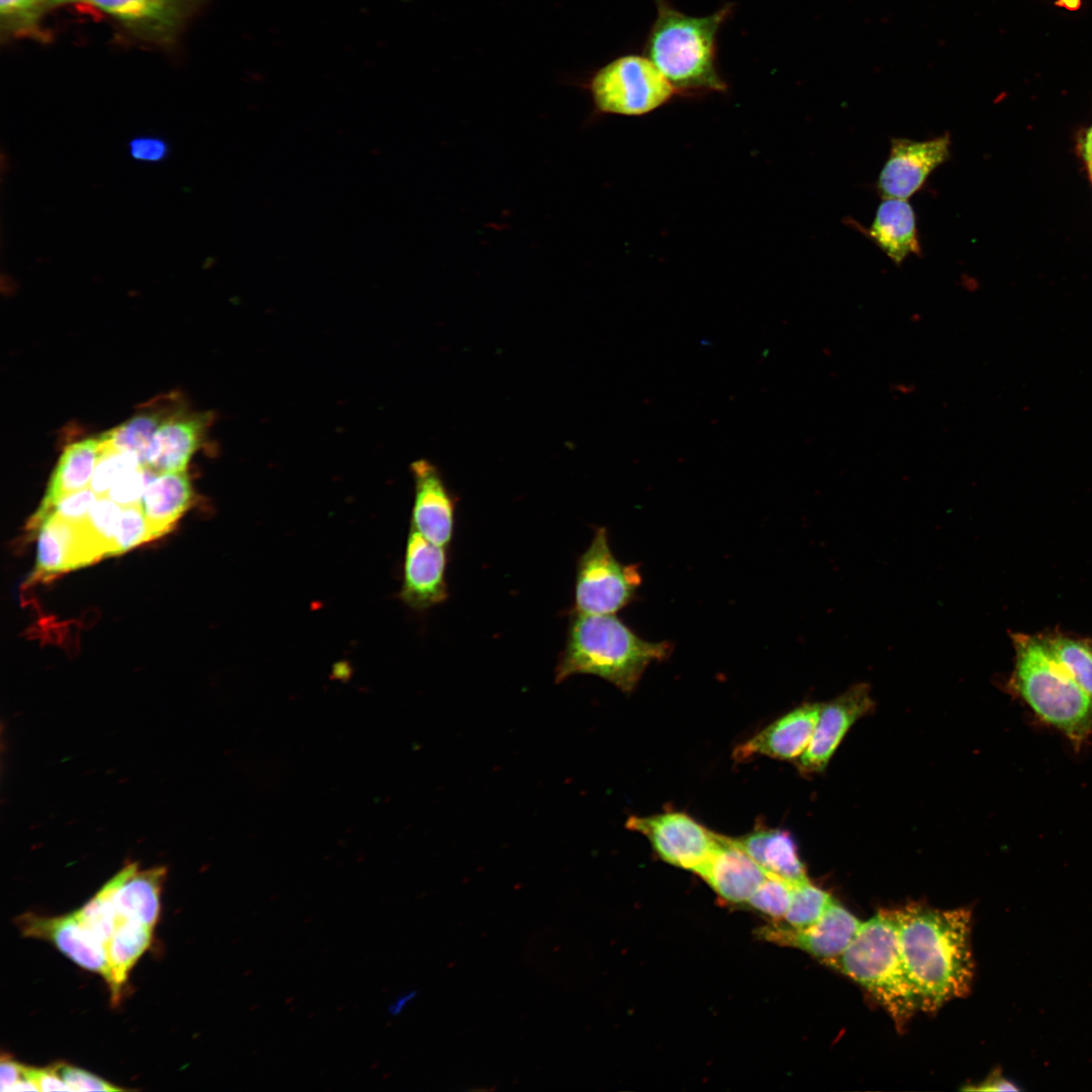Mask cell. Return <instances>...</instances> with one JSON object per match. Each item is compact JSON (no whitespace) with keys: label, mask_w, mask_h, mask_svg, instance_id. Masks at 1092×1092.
<instances>
[{"label":"cell","mask_w":1092,"mask_h":1092,"mask_svg":"<svg viewBox=\"0 0 1092 1092\" xmlns=\"http://www.w3.org/2000/svg\"><path fill=\"white\" fill-rule=\"evenodd\" d=\"M121 512L122 507L107 495L98 496L84 521L86 529L103 551L104 557L112 556Z\"/></svg>","instance_id":"31"},{"label":"cell","mask_w":1092,"mask_h":1092,"mask_svg":"<svg viewBox=\"0 0 1092 1092\" xmlns=\"http://www.w3.org/2000/svg\"><path fill=\"white\" fill-rule=\"evenodd\" d=\"M130 29L156 40H169L191 15L200 0H80Z\"/></svg>","instance_id":"19"},{"label":"cell","mask_w":1092,"mask_h":1092,"mask_svg":"<svg viewBox=\"0 0 1092 1092\" xmlns=\"http://www.w3.org/2000/svg\"><path fill=\"white\" fill-rule=\"evenodd\" d=\"M873 705L866 684L855 685L822 705L811 741L798 758V768L804 774L823 770L849 728L871 711Z\"/></svg>","instance_id":"10"},{"label":"cell","mask_w":1092,"mask_h":1092,"mask_svg":"<svg viewBox=\"0 0 1092 1092\" xmlns=\"http://www.w3.org/2000/svg\"><path fill=\"white\" fill-rule=\"evenodd\" d=\"M100 453L99 437L87 438L65 448L51 475L44 496L27 528H39L61 498L89 487Z\"/></svg>","instance_id":"20"},{"label":"cell","mask_w":1092,"mask_h":1092,"mask_svg":"<svg viewBox=\"0 0 1092 1092\" xmlns=\"http://www.w3.org/2000/svg\"><path fill=\"white\" fill-rule=\"evenodd\" d=\"M24 1067L13 1059L2 1056L0 1064V1090L2 1092L8 1091L19 1081L27 1080L24 1077Z\"/></svg>","instance_id":"40"},{"label":"cell","mask_w":1092,"mask_h":1092,"mask_svg":"<svg viewBox=\"0 0 1092 1092\" xmlns=\"http://www.w3.org/2000/svg\"><path fill=\"white\" fill-rule=\"evenodd\" d=\"M860 922L835 900L814 924L795 929L785 924L764 930L776 942L799 947L826 963L842 954L855 937Z\"/></svg>","instance_id":"15"},{"label":"cell","mask_w":1092,"mask_h":1092,"mask_svg":"<svg viewBox=\"0 0 1092 1092\" xmlns=\"http://www.w3.org/2000/svg\"><path fill=\"white\" fill-rule=\"evenodd\" d=\"M793 887V883L776 875L767 874L766 879L747 903L774 919L782 920L790 908Z\"/></svg>","instance_id":"32"},{"label":"cell","mask_w":1092,"mask_h":1092,"mask_svg":"<svg viewBox=\"0 0 1092 1092\" xmlns=\"http://www.w3.org/2000/svg\"><path fill=\"white\" fill-rule=\"evenodd\" d=\"M150 540L153 539L142 506L122 507L112 556L119 555Z\"/></svg>","instance_id":"33"},{"label":"cell","mask_w":1092,"mask_h":1092,"mask_svg":"<svg viewBox=\"0 0 1092 1092\" xmlns=\"http://www.w3.org/2000/svg\"><path fill=\"white\" fill-rule=\"evenodd\" d=\"M61 1079L70 1087L71 1091H120L122 1088L115 1087L103 1079L80 1068L69 1066L64 1063L54 1065Z\"/></svg>","instance_id":"36"},{"label":"cell","mask_w":1092,"mask_h":1092,"mask_svg":"<svg viewBox=\"0 0 1092 1092\" xmlns=\"http://www.w3.org/2000/svg\"><path fill=\"white\" fill-rule=\"evenodd\" d=\"M157 474L145 466L126 473L109 489L107 496L121 507L141 505L148 483Z\"/></svg>","instance_id":"34"},{"label":"cell","mask_w":1092,"mask_h":1092,"mask_svg":"<svg viewBox=\"0 0 1092 1092\" xmlns=\"http://www.w3.org/2000/svg\"><path fill=\"white\" fill-rule=\"evenodd\" d=\"M733 840L767 874L793 884L808 880L797 845L789 832L759 828Z\"/></svg>","instance_id":"25"},{"label":"cell","mask_w":1092,"mask_h":1092,"mask_svg":"<svg viewBox=\"0 0 1092 1092\" xmlns=\"http://www.w3.org/2000/svg\"><path fill=\"white\" fill-rule=\"evenodd\" d=\"M16 924L24 936L53 942L74 963L109 981L105 945L74 913L54 917L25 913L16 918Z\"/></svg>","instance_id":"12"},{"label":"cell","mask_w":1092,"mask_h":1092,"mask_svg":"<svg viewBox=\"0 0 1092 1092\" xmlns=\"http://www.w3.org/2000/svg\"><path fill=\"white\" fill-rule=\"evenodd\" d=\"M723 899L748 902L766 879V872L742 850L733 838L720 835L718 846L696 872Z\"/></svg>","instance_id":"18"},{"label":"cell","mask_w":1092,"mask_h":1092,"mask_svg":"<svg viewBox=\"0 0 1092 1092\" xmlns=\"http://www.w3.org/2000/svg\"><path fill=\"white\" fill-rule=\"evenodd\" d=\"M24 1077L33 1083L38 1091H71L54 1066L43 1069L24 1067Z\"/></svg>","instance_id":"39"},{"label":"cell","mask_w":1092,"mask_h":1092,"mask_svg":"<svg viewBox=\"0 0 1092 1092\" xmlns=\"http://www.w3.org/2000/svg\"><path fill=\"white\" fill-rule=\"evenodd\" d=\"M950 136L944 132L926 141L896 138L877 181L882 198L908 199L949 157Z\"/></svg>","instance_id":"9"},{"label":"cell","mask_w":1092,"mask_h":1092,"mask_svg":"<svg viewBox=\"0 0 1092 1092\" xmlns=\"http://www.w3.org/2000/svg\"><path fill=\"white\" fill-rule=\"evenodd\" d=\"M34 574L54 575L89 565L100 551L82 523L49 515L39 526Z\"/></svg>","instance_id":"14"},{"label":"cell","mask_w":1092,"mask_h":1092,"mask_svg":"<svg viewBox=\"0 0 1092 1092\" xmlns=\"http://www.w3.org/2000/svg\"><path fill=\"white\" fill-rule=\"evenodd\" d=\"M1040 637L1058 661L1092 698V639L1062 631L1040 634Z\"/></svg>","instance_id":"27"},{"label":"cell","mask_w":1092,"mask_h":1092,"mask_svg":"<svg viewBox=\"0 0 1092 1092\" xmlns=\"http://www.w3.org/2000/svg\"><path fill=\"white\" fill-rule=\"evenodd\" d=\"M1089 169H1090V172H1091V174H1092V166H1089Z\"/></svg>","instance_id":"46"},{"label":"cell","mask_w":1092,"mask_h":1092,"mask_svg":"<svg viewBox=\"0 0 1092 1092\" xmlns=\"http://www.w3.org/2000/svg\"><path fill=\"white\" fill-rule=\"evenodd\" d=\"M412 473L415 481L412 528L428 541L447 547L455 528L454 496L430 461H415Z\"/></svg>","instance_id":"13"},{"label":"cell","mask_w":1092,"mask_h":1092,"mask_svg":"<svg viewBox=\"0 0 1092 1092\" xmlns=\"http://www.w3.org/2000/svg\"><path fill=\"white\" fill-rule=\"evenodd\" d=\"M212 421L209 413L182 410L154 435L142 465L156 474L185 471Z\"/></svg>","instance_id":"16"},{"label":"cell","mask_w":1092,"mask_h":1092,"mask_svg":"<svg viewBox=\"0 0 1092 1092\" xmlns=\"http://www.w3.org/2000/svg\"><path fill=\"white\" fill-rule=\"evenodd\" d=\"M906 968L921 1010L935 1011L970 992L974 977L971 912L912 903L893 910Z\"/></svg>","instance_id":"1"},{"label":"cell","mask_w":1092,"mask_h":1092,"mask_svg":"<svg viewBox=\"0 0 1092 1092\" xmlns=\"http://www.w3.org/2000/svg\"><path fill=\"white\" fill-rule=\"evenodd\" d=\"M589 91L599 112L627 116L650 113L676 94L656 66L640 56L621 57L602 68Z\"/></svg>","instance_id":"6"},{"label":"cell","mask_w":1092,"mask_h":1092,"mask_svg":"<svg viewBox=\"0 0 1092 1092\" xmlns=\"http://www.w3.org/2000/svg\"><path fill=\"white\" fill-rule=\"evenodd\" d=\"M153 927L135 920L119 919L109 941L106 958L109 968V985L112 996L119 995L131 968L151 944Z\"/></svg>","instance_id":"26"},{"label":"cell","mask_w":1092,"mask_h":1092,"mask_svg":"<svg viewBox=\"0 0 1092 1092\" xmlns=\"http://www.w3.org/2000/svg\"><path fill=\"white\" fill-rule=\"evenodd\" d=\"M627 826L643 834L663 860L695 873L713 854L720 840L719 834L680 812L633 816Z\"/></svg>","instance_id":"8"},{"label":"cell","mask_w":1092,"mask_h":1092,"mask_svg":"<svg viewBox=\"0 0 1092 1092\" xmlns=\"http://www.w3.org/2000/svg\"><path fill=\"white\" fill-rule=\"evenodd\" d=\"M833 901L827 892L814 886L809 880L796 883L790 908L781 921L791 928H806L817 922Z\"/></svg>","instance_id":"28"},{"label":"cell","mask_w":1092,"mask_h":1092,"mask_svg":"<svg viewBox=\"0 0 1092 1092\" xmlns=\"http://www.w3.org/2000/svg\"><path fill=\"white\" fill-rule=\"evenodd\" d=\"M1083 156L1088 166H1092V126L1085 135L1083 144Z\"/></svg>","instance_id":"43"},{"label":"cell","mask_w":1092,"mask_h":1092,"mask_svg":"<svg viewBox=\"0 0 1092 1092\" xmlns=\"http://www.w3.org/2000/svg\"><path fill=\"white\" fill-rule=\"evenodd\" d=\"M141 466V458L136 453L126 450L101 448V453L89 486L98 496L107 495L111 486L120 477Z\"/></svg>","instance_id":"30"},{"label":"cell","mask_w":1092,"mask_h":1092,"mask_svg":"<svg viewBox=\"0 0 1092 1092\" xmlns=\"http://www.w3.org/2000/svg\"><path fill=\"white\" fill-rule=\"evenodd\" d=\"M670 652L669 642L644 640L615 614L573 611L555 680L561 682L579 673L593 674L628 693L634 690L651 662L665 659Z\"/></svg>","instance_id":"2"},{"label":"cell","mask_w":1092,"mask_h":1092,"mask_svg":"<svg viewBox=\"0 0 1092 1092\" xmlns=\"http://www.w3.org/2000/svg\"><path fill=\"white\" fill-rule=\"evenodd\" d=\"M184 408H186V403L178 393H168L153 398L140 406L129 420L100 435L101 448L136 453L143 463L146 451L156 432Z\"/></svg>","instance_id":"22"},{"label":"cell","mask_w":1092,"mask_h":1092,"mask_svg":"<svg viewBox=\"0 0 1092 1092\" xmlns=\"http://www.w3.org/2000/svg\"><path fill=\"white\" fill-rule=\"evenodd\" d=\"M867 233L896 265L921 255L915 212L907 199L883 198Z\"/></svg>","instance_id":"24"},{"label":"cell","mask_w":1092,"mask_h":1092,"mask_svg":"<svg viewBox=\"0 0 1092 1092\" xmlns=\"http://www.w3.org/2000/svg\"><path fill=\"white\" fill-rule=\"evenodd\" d=\"M166 874L164 867L141 870L135 862L125 864L114 876L116 921L130 919L154 928L160 915V898Z\"/></svg>","instance_id":"21"},{"label":"cell","mask_w":1092,"mask_h":1092,"mask_svg":"<svg viewBox=\"0 0 1092 1092\" xmlns=\"http://www.w3.org/2000/svg\"><path fill=\"white\" fill-rule=\"evenodd\" d=\"M969 1090H981V1091H1003V1090H1018L1011 1082L1000 1077V1075H992L981 1083L977 1087L966 1088Z\"/></svg>","instance_id":"41"},{"label":"cell","mask_w":1092,"mask_h":1092,"mask_svg":"<svg viewBox=\"0 0 1092 1092\" xmlns=\"http://www.w3.org/2000/svg\"><path fill=\"white\" fill-rule=\"evenodd\" d=\"M97 498L98 495L89 486L61 498L53 507L50 515L72 523H82Z\"/></svg>","instance_id":"35"},{"label":"cell","mask_w":1092,"mask_h":1092,"mask_svg":"<svg viewBox=\"0 0 1092 1092\" xmlns=\"http://www.w3.org/2000/svg\"><path fill=\"white\" fill-rule=\"evenodd\" d=\"M192 502L193 489L185 471L157 474L141 502L152 539L169 533Z\"/></svg>","instance_id":"23"},{"label":"cell","mask_w":1092,"mask_h":1092,"mask_svg":"<svg viewBox=\"0 0 1092 1092\" xmlns=\"http://www.w3.org/2000/svg\"><path fill=\"white\" fill-rule=\"evenodd\" d=\"M447 561L446 547L428 541L411 528L400 589L403 603L417 611L443 603L448 598Z\"/></svg>","instance_id":"11"},{"label":"cell","mask_w":1092,"mask_h":1092,"mask_svg":"<svg viewBox=\"0 0 1092 1092\" xmlns=\"http://www.w3.org/2000/svg\"><path fill=\"white\" fill-rule=\"evenodd\" d=\"M1061 1L1068 8H1076L1079 5V0H1061Z\"/></svg>","instance_id":"44"},{"label":"cell","mask_w":1092,"mask_h":1092,"mask_svg":"<svg viewBox=\"0 0 1092 1092\" xmlns=\"http://www.w3.org/2000/svg\"><path fill=\"white\" fill-rule=\"evenodd\" d=\"M640 584L639 567L617 560L609 544L608 531L600 527L576 563L573 611L616 614L637 597Z\"/></svg>","instance_id":"7"},{"label":"cell","mask_w":1092,"mask_h":1092,"mask_svg":"<svg viewBox=\"0 0 1092 1092\" xmlns=\"http://www.w3.org/2000/svg\"><path fill=\"white\" fill-rule=\"evenodd\" d=\"M40 0H0L2 19L10 26L30 25L37 17Z\"/></svg>","instance_id":"37"},{"label":"cell","mask_w":1092,"mask_h":1092,"mask_svg":"<svg viewBox=\"0 0 1092 1092\" xmlns=\"http://www.w3.org/2000/svg\"><path fill=\"white\" fill-rule=\"evenodd\" d=\"M822 705H802L759 731L734 751L736 760L755 755L778 759L799 758L807 749L814 733Z\"/></svg>","instance_id":"17"},{"label":"cell","mask_w":1092,"mask_h":1092,"mask_svg":"<svg viewBox=\"0 0 1092 1092\" xmlns=\"http://www.w3.org/2000/svg\"><path fill=\"white\" fill-rule=\"evenodd\" d=\"M130 156L142 162H161L169 154L167 143L157 136H138L128 144Z\"/></svg>","instance_id":"38"},{"label":"cell","mask_w":1092,"mask_h":1092,"mask_svg":"<svg viewBox=\"0 0 1092 1092\" xmlns=\"http://www.w3.org/2000/svg\"><path fill=\"white\" fill-rule=\"evenodd\" d=\"M40 1L42 3L58 4V3H66V2H70V1H80V0H40Z\"/></svg>","instance_id":"45"},{"label":"cell","mask_w":1092,"mask_h":1092,"mask_svg":"<svg viewBox=\"0 0 1092 1092\" xmlns=\"http://www.w3.org/2000/svg\"><path fill=\"white\" fill-rule=\"evenodd\" d=\"M862 986L902 1027L921 1010L919 993L904 962L893 910L862 922L839 957L825 963Z\"/></svg>","instance_id":"5"},{"label":"cell","mask_w":1092,"mask_h":1092,"mask_svg":"<svg viewBox=\"0 0 1092 1092\" xmlns=\"http://www.w3.org/2000/svg\"><path fill=\"white\" fill-rule=\"evenodd\" d=\"M656 10L644 52L676 93L725 90L716 69V36L732 8L726 5L708 16L695 17L666 0H656Z\"/></svg>","instance_id":"4"},{"label":"cell","mask_w":1092,"mask_h":1092,"mask_svg":"<svg viewBox=\"0 0 1092 1092\" xmlns=\"http://www.w3.org/2000/svg\"><path fill=\"white\" fill-rule=\"evenodd\" d=\"M416 996H417V991H415V990L407 991V992L397 996L395 998V1000L392 1001L388 1006L389 1014L392 1015V1016L399 1015L405 1009V1007L408 1005V1003L412 1002L415 999Z\"/></svg>","instance_id":"42"},{"label":"cell","mask_w":1092,"mask_h":1092,"mask_svg":"<svg viewBox=\"0 0 1092 1092\" xmlns=\"http://www.w3.org/2000/svg\"><path fill=\"white\" fill-rule=\"evenodd\" d=\"M116 880L110 879L82 908L74 912L79 921L105 946L116 927L113 902Z\"/></svg>","instance_id":"29"},{"label":"cell","mask_w":1092,"mask_h":1092,"mask_svg":"<svg viewBox=\"0 0 1092 1092\" xmlns=\"http://www.w3.org/2000/svg\"><path fill=\"white\" fill-rule=\"evenodd\" d=\"M1008 689L1043 723L1076 745L1092 736V698L1050 651L1040 635L1012 633Z\"/></svg>","instance_id":"3"}]
</instances>
